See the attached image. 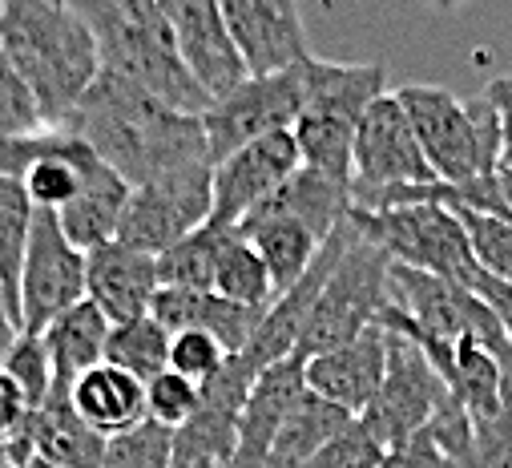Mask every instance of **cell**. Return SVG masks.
Here are the masks:
<instances>
[{
  "instance_id": "1",
  "label": "cell",
  "mask_w": 512,
  "mask_h": 468,
  "mask_svg": "<svg viewBox=\"0 0 512 468\" xmlns=\"http://www.w3.org/2000/svg\"><path fill=\"white\" fill-rule=\"evenodd\" d=\"M65 130L77 134L134 190L166 174H178L186 166H214L202 117L178 113L154 93L105 69L85 93V101L77 105V113L69 117Z\"/></svg>"
},
{
  "instance_id": "2",
  "label": "cell",
  "mask_w": 512,
  "mask_h": 468,
  "mask_svg": "<svg viewBox=\"0 0 512 468\" xmlns=\"http://www.w3.org/2000/svg\"><path fill=\"white\" fill-rule=\"evenodd\" d=\"M0 45L37 93L49 130H65L101 77L89 21L61 0H0Z\"/></svg>"
},
{
  "instance_id": "3",
  "label": "cell",
  "mask_w": 512,
  "mask_h": 468,
  "mask_svg": "<svg viewBox=\"0 0 512 468\" xmlns=\"http://www.w3.org/2000/svg\"><path fill=\"white\" fill-rule=\"evenodd\" d=\"M77 13L89 21L97 37L105 73L134 81L138 89L154 93L178 113H206L210 93L182 61L174 29L162 13V0H89Z\"/></svg>"
},
{
  "instance_id": "4",
  "label": "cell",
  "mask_w": 512,
  "mask_h": 468,
  "mask_svg": "<svg viewBox=\"0 0 512 468\" xmlns=\"http://www.w3.org/2000/svg\"><path fill=\"white\" fill-rule=\"evenodd\" d=\"M388 93V69L379 61H307V101L295 122V142L303 166L351 190V158L355 134L371 101Z\"/></svg>"
},
{
  "instance_id": "5",
  "label": "cell",
  "mask_w": 512,
  "mask_h": 468,
  "mask_svg": "<svg viewBox=\"0 0 512 468\" xmlns=\"http://www.w3.org/2000/svg\"><path fill=\"white\" fill-rule=\"evenodd\" d=\"M400 105L420 138V150L444 186H468L496 174L500 162V113L476 97H456L444 85H400Z\"/></svg>"
},
{
  "instance_id": "6",
  "label": "cell",
  "mask_w": 512,
  "mask_h": 468,
  "mask_svg": "<svg viewBox=\"0 0 512 468\" xmlns=\"http://www.w3.org/2000/svg\"><path fill=\"white\" fill-rule=\"evenodd\" d=\"M351 218V210H347ZM392 303V259L383 255L367 234L351 222V239L335 271L327 275L303 335H299V360H315L323 351H335L351 339H359L367 327L379 323V315Z\"/></svg>"
},
{
  "instance_id": "7",
  "label": "cell",
  "mask_w": 512,
  "mask_h": 468,
  "mask_svg": "<svg viewBox=\"0 0 512 468\" xmlns=\"http://www.w3.org/2000/svg\"><path fill=\"white\" fill-rule=\"evenodd\" d=\"M351 222L400 267L428 271L460 287H472L480 271L472 259L464 222L448 202H408V206H388V210L351 206Z\"/></svg>"
},
{
  "instance_id": "8",
  "label": "cell",
  "mask_w": 512,
  "mask_h": 468,
  "mask_svg": "<svg viewBox=\"0 0 512 468\" xmlns=\"http://www.w3.org/2000/svg\"><path fill=\"white\" fill-rule=\"evenodd\" d=\"M303 101H307V61L279 73H254L238 81L230 93L214 97L202 113L214 166L250 142L295 130Z\"/></svg>"
},
{
  "instance_id": "9",
  "label": "cell",
  "mask_w": 512,
  "mask_h": 468,
  "mask_svg": "<svg viewBox=\"0 0 512 468\" xmlns=\"http://www.w3.org/2000/svg\"><path fill=\"white\" fill-rule=\"evenodd\" d=\"M448 400H452V388L428 351L416 339L388 327V376H383L367 412L355 420H363V428L392 452L416 440Z\"/></svg>"
},
{
  "instance_id": "10",
  "label": "cell",
  "mask_w": 512,
  "mask_h": 468,
  "mask_svg": "<svg viewBox=\"0 0 512 468\" xmlns=\"http://www.w3.org/2000/svg\"><path fill=\"white\" fill-rule=\"evenodd\" d=\"M440 182L428 166L420 138L408 122V109L400 105L396 89L371 101L355 134V158H351V206H363L379 194H392L404 186H432Z\"/></svg>"
},
{
  "instance_id": "11",
  "label": "cell",
  "mask_w": 512,
  "mask_h": 468,
  "mask_svg": "<svg viewBox=\"0 0 512 468\" xmlns=\"http://www.w3.org/2000/svg\"><path fill=\"white\" fill-rule=\"evenodd\" d=\"M214 214V166H186L150 186H138L125 206L117 243L142 255H166Z\"/></svg>"
},
{
  "instance_id": "12",
  "label": "cell",
  "mask_w": 512,
  "mask_h": 468,
  "mask_svg": "<svg viewBox=\"0 0 512 468\" xmlns=\"http://www.w3.org/2000/svg\"><path fill=\"white\" fill-rule=\"evenodd\" d=\"M85 271L89 255L69 243L57 210H37L21 271V319L29 335H41L57 315L85 299Z\"/></svg>"
},
{
  "instance_id": "13",
  "label": "cell",
  "mask_w": 512,
  "mask_h": 468,
  "mask_svg": "<svg viewBox=\"0 0 512 468\" xmlns=\"http://www.w3.org/2000/svg\"><path fill=\"white\" fill-rule=\"evenodd\" d=\"M303 170V154L295 134H271L242 146L238 154L214 166V214L218 226H242L267 198H275Z\"/></svg>"
},
{
  "instance_id": "14",
  "label": "cell",
  "mask_w": 512,
  "mask_h": 468,
  "mask_svg": "<svg viewBox=\"0 0 512 468\" xmlns=\"http://www.w3.org/2000/svg\"><path fill=\"white\" fill-rule=\"evenodd\" d=\"M162 13L174 29V41L182 49V61L198 77V85L214 97L230 93L238 81H246V61L230 37L222 0H162Z\"/></svg>"
},
{
  "instance_id": "15",
  "label": "cell",
  "mask_w": 512,
  "mask_h": 468,
  "mask_svg": "<svg viewBox=\"0 0 512 468\" xmlns=\"http://www.w3.org/2000/svg\"><path fill=\"white\" fill-rule=\"evenodd\" d=\"M222 13L250 77L311 61L299 0H222Z\"/></svg>"
},
{
  "instance_id": "16",
  "label": "cell",
  "mask_w": 512,
  "mask_h": 468,
  "mask_svg": "<svg viewBox=\"0 0 512 468\" xmlns=\"http://www.w3.org/2000/svg\"><path fill=\"white\" fill-rule=\"evenodd\" d=\"M388 376V327L375 323L359 339L307 360V388L347 416H363Z\"/></svg>"
},
{
  "instance_id": "17",
  "label": "cell",
  "mask_w": 512,
  "mask_h": 468,
  "mask_svg": "<svg viewBox=\"0 0 512 468\" xmlns=\"http://www.w3.org/2000/svg\"><path fill=\"white\" fill-rule=\"evenodd\" d=\"M158 291H162V275L154 255H142L125 243H105L89 251L85 299L97 303L109 323H130L150 315Z\"/></svg>"
},
{
  "instance_id": "18",
  "label": "cell",
  "mask_w": 512,
  "mask_h": 468,
  "mask_svg": "<svg viewBox=\"0 0 512 468\" xmlns=\"http://www.w3.org/2000/svg\"><path fill=\"white\" fill-rule=\"evenodd\" d=\"M307 360L291 356L271 364L259 380H254L242 420H238V452H234V468H267V452L283 428V420L295 412V404L307 396Z\"/></svg>"
},
{
  "instance_id": "19",
  "label": "cell",
  "mask_w": 512,
  "mask_h": 468,
  "mask_svg": "<svg viewBox=\"0 0 512 468\" xmlns=\"http://www.w3.org/2000/svg\"><path fill=\"white\" fill-rule=\"evenodd\" d=\"M105 436L93 432L65 392H53L41 408H33L25 432L5 448L13 460H45L53 468H101L105 464Z\"/></svg>"
},
{
  "instance_id": "20",
  "label": "cell",
  "mask_w": 512,
  "mask_h": 468,
  "mask_svg": "<svg viewBox=\"0 0 512 468\" xmlns=\"http://www.w3.org/2000/svg\"><path fill=\"white\" fill-rule=\"evenodd\" d=\"M170 335L178 331H210L230 356L254 339L263 323V311H250L218 291H178V287H162L158 299H154V311H150Z\"/></svg>"
},
{
  "instance_id": "21",
  "label": "cell",
  "mask_w": 512,
  "mask_h": 468,
  "mask_svg": "<svg viewBox=\"0 0 512 468\" xmlns=\"http://www.w3.org/2000/svg\"><path fill=\"white\" fill-rule=\"evenodd\" d=\"M130 194H134L130 182H125L109 162L89 154L85 182H81L77 198L65 210H57L61 230L69 234V243L81 247L85 255L105 247V243H117V230H121L125 206H130Z\"/></svg>"
},
{
  "instance_id": "22",
  "label": "cell",
  "mask_w": 512,
  "mask_h": 468,
  "mask_svg": "<svg viewBox=\"0 0 512 468\" xmlns=\"http://www.w3.org/2000/svg\"><path fill=\"white\" fill-rule=\"evenodd\" d=\"M238 234L263 255L279 299H283L291 287L303 283V275L315 267L319 251L327 247L311 226H303L299 218H291V214H283V210H271V206L254 210V214L238 226Z\"/></svg>"
},
{
  "instance_id": "23",
  "label": "cell",
  "mask_w": 512,
  "mask_h": 468,
  "mask_svg": "<svg viewBox=\"0 0 512 468\" xmlns=\"http://www.w3.org/2000/svg\"><path fill=\"white\" fill-rule=\"evenodd\" d=\"M109 331H113V323L89 299H81L77 307H69L65 315H57L41 331V343H45L49 364H53V392H65L69 396L73 384L85 372H93L97 364H105Z\"/></svg>"
},
{
  "instance_id": "24",
  "label": "cell",
  "mask_w": 512,
  "mask_h": 468,
  "mask_svg": "<svg viewBox=\"0 0 512 468\" xmlns=\"http://www.w3.org/2000/svg\"><path fill=\"white\" fill-rule=\"evenodd\" d=\"M69 400H73L77 416L93 432H101L105 440L117 436V432L138 428L142 420H150L146 416V384L134 380L130 372L113 368V364H97L93 372H85L73 384Z\"/></svg>"
},
{
  "instance_id": "25",
  "label": "cell",
  "mask_w": 512,
  "mask_h": 468,
  "mask_svg": "<svg viewBox=\"0 0 512 468\" xmlns=\"http://www.w3.org/2000/svg\"><path fill=\"white\" fill-rule=\"evenodd\" d=\"M351 420H355V416H347L343 408H335V404H327L323 396L307 392V396L295 404V412L283 420V428H279V436H275V444H271V452H267V468H303V464H307L327 440H335Z\"/></svg>"
},
{
  "instance_id": "26",
  "label": "cell",
  "mask_w": 512,
  "mask_h": 468,
  "mask_svg": "<svg viewBox=\"0 0 512 468\" xmlns=\"http://www.w3.org/2000/svg\"><path fill=\"white\" fill-rule=\"evenodd\" d=\"M37 222V202L21 178H0V287L21 307V271Z\"/></svg>"
},
{
  "instance_id": "27",
  "label": "cell",
  "mask_w": 512,
  "mask_h": 468,
  "mask_svg": "<svg viewBox=\"0 0 512 468\" xmlns=\"http://www.w3.org/2000/svg\"><path fill=\"white\" fill-rule=\"evenodd\" d=\"M234 226H218V222H206L198 226L194 234L178 247H170L166 255H158V275H162V287H178V291H214V279H218V259H222V247L230 239Z\"/></svg>"
},
{
  "instance_id": "28",
  "label": "cell",
  "mask_w": 512,
  "mask_h": 468,
  "mask_svg": "<svg viewBox=\"0 0 512 468\" xmlns=\"http://www.w3.org/2000/svg\"><path fill=\"white\" fill-rule=\"evenodd\" d=\"M170 339L174 335L154 315H142V319H130V323H113L109 347H105V364L150 384L162 372H170Z\"/></svg>"
},
{
  "instance_id": "29",
  "label": "cell",
  "mask_w": 512,
  "mask_h": 468,
  "mask_svg": "<svg viewBox=\"0 0 512 468\" xmlns=\"http://www.w3.org/2000/svg\"><path fill=\"white\" fill-rule=\"evenodd\" d=\"M214 291L226 295V299H234V303H242V307H250V311H263V315L279 303L263 255L254 251L238 230H230V239H226V247H222Z\"/></svg>"
},
{
  "instance_id": "30",
  "label": "cell",
  "mask_w": 512,
  "mask_h": 468,
  "mask_svg": "<svg viewBox=\"0 0 512 468\" xmlns=\"http://www.w3.org/2000/svg\"><path fill=\"white\" fill-rule=\"evenodd\" d=\"M448 206L464 222L476 267L484 275H492V279L512 283V214L508 210L488 214V210H472V206H456V202H448Z\"/></svg>"
},
{
  "instance_id": "31",
  "label": "cell",
  "mask_w": 512,
  "mask_h": 468,
  "mask_svg": "<svg viewBox=\"0 0 512 468\" xmlns=\"http://www.w3.org/2000/svg\"><path fill=\"white\" fill-rule=\"evenodd\" d=\"M0 134H9V138H41V134H49L41 101L29 89V81L21 77V69L9 61L5 45H0Z\"/></svg>"
},
{
  "instance_id": "32",
  "label": "cell",
  "mask_w": 512,
  "mask_h": 468,
  "mask_svg": "<svg viewBox=\"0 0 512 468\" xmlns=\"http://www.w3.org/2000/svg\"><path fill=\"white\" fill-rule=\"evenodd\" d=\"M174 436V428L142 420L130 432L109 436L101 468H174Z\"/></svg>"
},
{
  "instance_id": "33",
  "label": "cell",
  "mask_w": 512,
  "mask_h": 468,
  "mask_svg": "<svg viewBox=\"0 0 512 468\" xmlns=\"http://www.w3.org/2000/svg\"><path fill=\"white\" fill-rule=\"evenodd\" d=\"M198 404H202V384L186 380L182 372H162L158 380L146 384V416L174 432L194 420Z\"/></svg>"
},
{
  "instance_id": "34",
  "label": "cell",
  "mask_w": 512,
  "mask_h": 468,
  "mask_svg": "<svg viewBox=\"0 0 512 468\" xmlns=\"http://www.w3.org/2000/svg\"><path fill=\"white\" fill-rule=\"evenodd\" d=\"M230 360V351L210 331H178L170 339V372H182L194 384H210Z\"/></svg>"
},
{
  "instance_id": "35",
  "label": "cell",
  "mask_w": 512,
  "mask_h": 468,
  "mask_svg": "<svg viewBox=\"0 0 512 468\" xmlns=\"http://www.w3.org/2000/svg\"><path fill=\"white\" fill-rule=\"evenodd\" d=\"M388 448H383L367 428L363 420H351L335 440H327L303 468H379Z\"/></svg>"
},
{
  "instance_id": "36",
  "label": "cell",
  "mask_w": 512,
  "mask_h": 468,
  "mask_svg": "<svg viewBox=\"0 0 512 468\" xmlns=\"http://www.w3.org/2000/svg\"><path fill=\"white\" fill-rule=\"evenodd\" d=\"M5 368H9L13 380L25 388V396H29L33 408H41V404L53 396V364H49V351H45L41 335H29V331H25L21 343L13 347V356H9Z\"/></svg>"
},
{
  "instance_id": "37",
  "label": "cell",
  "mask_w": 512,
  "mask_h": 468,
  "mask_svg": "<svg viewBox=\"0 0 512 468\" xmlns=\"http://www.w3.org/2000/svg\"><path fill=\"white\" fill-rule=\"evenodd\" d=\"M379 468H460V464L444 452V444L436 440V432L424 428V432H420L416 440H408L404 448H392L388 456H383Z\"/></svg>"
},
{
  "instance_id": "38",
  "label": "cell",
  "mask_w": 512,
  "mask_h": 468,
  "mask_svg": "<svg viewBox=\"0 0 512 468\" xmlns=\"http://www.w3.org/2000/svg\"><path fill=\"white\" fill-rule=\"evenodd\" d=\"M29 416H33V404H29L25 388L13 380L9 368H0V448H9L25 432Z\"/></svg>"
},
{
  "instance_id": "39",
  "label": "cell",
  "mask_w": 512,
  "mask_h": 468,
  "mask_svg": "<svg viewBox=\"0 0 512 468\" xmlns=\"http://www.w3.org/2000/svg\"><path fill=\"white\" fill-rule=\"evenodd\" d=\"M484 97L500 113V162H496V174L512 178V73L508 77H492L484 85Z\"/></svg>"
},
{
  "instance_id": "40",
  "label": "cell",
  "mask_w": 512,
  "mask_h": 468,
  "mask_svg": "<svg viewBox=\"0 0 512 468\" xmlns=\"http://www.w3.org/2000/svg\"><path fill=\"white\" fill-rule=\"evenodd\" d=\"M49 134H41V138H9V134H0V178H25L29 166L45 154Z\"/></svg>"
},
{
  "instance_id": "41",
  "label": "cell",
  "mask_w": 512,
  "mask_h": 468,
  "mask_svg": "<svg viewBox=\"0 0 512 468\" xmlns=\"http://www.w3.org/2000/svg\"><path fill=\"white\" fill-rule=\"evenodd\" d=\"M468 291H472V295H480V299L488 303V311L500 319L504 335L512 339V283H504V279H492V275L476 271V279H472V287H468Z\"/></svg>"
},
{
  "instance_id": "42",
  "label": "cell",
  "mask_w": 512,
  "mask_h": 468,
  "mask_svg": "<svg viewBox=\"0 0 512 468\" xmlns=\"http://www.w3.org/2000/svg\"><path fill=\"white\" fill-rule=\"evenodd\" d=\"M21 335H25L21 307L9 299V291H5V287H0V368L9 364V356H13V347L21 343Z\"/></svg>"
},
{
  "instance_id": "43",
  "label": "cell",
  "mask_w": 512,
  "mask_h": 468,
  "mask_svg": "<svg viewBox=\"0 0 512 468\" xmlns=\"http://www.w3.org/2000/svg\"><path fill=\"white\" fill-rule=\"evenodd\" d=\"M420 5L432 13H460L464 5H472V0H420Z\"/></svg>"
},
{
  "instance_id": "44",
  "label": "cell",
  "mask_w": 512,
  "mask_h": 468,
  "mask_svg": "<svg viewBox=\"0 0 512 468\" xmlns=\"http://www.w3.org/2000/svg\"><path fill=\"white\" fill-rule=\"evenodd\" d=\"M0 468H53V464H45V460H37V456H33V460H13V456L5 452V456H0Z\"/></svg>"
},
{
  "instance_id": "45",
  "label": "cell",
  "mask_w": 512,
  "mask_h": 468,
  "mask_svg": "<svg viewBox=\"0 0 512 468\" xmlns=\"http://www.w3.org/2000/svg\"><path fill=\"white\" fill-rule=\"evenodd\" d=\"M194 468H234L230 460H206V464H194Z\"/></svg>"
},
{
  "instance_id": "46",
  "label": "cell",
  "mask_w": 512,
  "mask_h": 468,
  "mask_svg": "<svg viewBox=\"0 0 512 468\" xmlns=\"http://www.w3.org/2000/svg\"><path fill=\"white\" fill-rule=\"evenodd\" d=\"M61 5H69V9H85L89 0H61Z\"/></svg>"
},
{
  "instance_id": "47",
  "label": "cell",
  "mask_w": 512,
  "mask_h": 468,
  "mask_svg": "<svg viewBox=\"0 0 512 468\" xmlns=\"http://www.w3.org/2000/svg\"><path fill=\"white\" fill-rule=\"evenodd\" d=\"M464 468H480V460H468V464H464Z\"/></svg>"
},
{
  "instance_id": "48",
  "label": "cell",
  "mask_w": 512,
  "mask_h": 468,
  "mask_svg": "<svg viewBox=\"0 0 512 468\" xmlns=\"http://www.w3.org/2000/svg\"><path fill=\"white\" fill-rule=\"evenodd\" d=\"M0 456H5V448H0Z\"/></svg>"
}]
</instances>
